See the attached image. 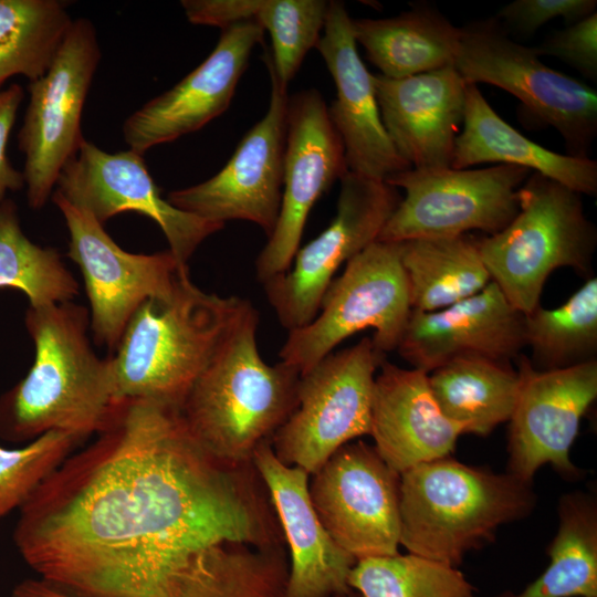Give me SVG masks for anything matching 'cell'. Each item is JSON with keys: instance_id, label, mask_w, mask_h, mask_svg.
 I'll use <instances>...</instances> for the list:
<instances>
[{"instance_id": "cell-1", "label": "cell", "mask_w": 597, "mask_h": 597, "mask_svg": "<svg viewBox=\"0 0 597 597\" xmlns=\"http://www.w3.org/2000/svg\"><path fill=\"white\" fill-rule=\"evenodd\" d=\"M96 436L19 510L13 543L39 578L77 597H172L207 548L285 544L252 462L212 458L180 409L124 399Z\"/></svg>"}, {"instance_id": "cell-2", "label": "cell", "mask_w": 597, "mask_h": 597, "mask_svg": "<svg viewBox=\"0 0 597 597\" xmlns=\"http://www.w3.org/2000/svg\"><path fill=\"white\" fill-rule=\"evenodd\" d=\"M24 324L34 360L0 396V439L28 443L60 431L82 442L103 431L121 400L112 355L101 358L92 348L88 308L73 301L29 306Z\"/></svg>"}, {"instance_id": "cell-3", "label": "cell", "mask_w": 597, "mask_h": 597, "mask_svg": "<svg viewBox=\"0 0 597 597\" xmlns=\"http://www.w3.org/2000/svg\"><path fill=\"white\" fill-rule=\"evenodd\" d=\"M251 303L199 289L188 268L169 298H149L130 317L112 354L116 400L181 407Z\"/></svg>"}, {"instance_id": "cell-4", "label": "cell", "mask_w": 597, "mask_h": 597, "mask_svg": "<svg viewBox=\"0 0 597 597\" xmlns=\"http://www.w3.org/2000/svg\"><path fill=\"white\" fill-rule=\"evenodd\" d=\"M258 324L251 304L181 407L197 442L232 467L251 463L256 447L271 440L297 405L301 374L284 362L262 359Z\"/></svg>"}, {"instance_id": "cell-5", "label": "cell", "mask_w": 597, "mask_h": 597, "mask_svg": "<svg viewBox=\"0 0 597 597\" xmlns=\"http://www.w3.org/2000/svg\"><path fill=\"white\" fill-rule=\"evenodd\" d=\"M532 482L446 457L400 474V545L458 567L535 506Z\"/></svg>"}, {"instance_id": "cell-6", "label": "cell", "mask_w": 597, "mask_h": 597, "mask_svg": "<svg viewBox=\"0 0 597 597\" xmlns=\"http://www.w3.org/2000/svg\"><path fill=\"white\" fill-rule=\"evenodd\" d=\"M482 261L513 307H537L547 277L559 268L593 276L597 230L582 195L532 171L519 189V211L500 232L476 240Z\"/></svg>"}, {"instance_id": "cell-7", "label": "cell", "mask_w": 597, "mask_h": 597, "mask_svg": "<svg viewBox=\"0 0 597 597\" xmlns=\"http://www.w3.org/2000/svg\"><path fill=\"white\" fill-rule=\"evenodd\" d=\"M411 312L399 242L375 241L346 262L327 287L317 315L289 331L281 362L301 375L349 336L373 328L381 354L397 350Z\"/></svg>"}, {"instance_id": "cell-8", "label": "cell", "mask_w": 597, "mask_h": 597, "mask_svg": "<svg viewBox=\"0 0 597 597\" xmlns=\"http://www.w3.org/2000/svg\"><path fill=\"white\" fill-rule=\"evenodd\" d=\"M454 67L468 84H491L517 97L530 115L559 132L567 155L587 157L597 135V92L549 69L495 18L460 28Z\"/></svg>"}, {"instance_id": "cell-9", "label": "cell", "mask_w": 597, "mask_h": 597, "mask_svg": "<svg viewBox=\"0 0 597 597\" xmlns=\"http://www.w3.org/2000/svg\"><path fill=\"white\" fill-rule=\"evenodd\" d=\"M384 359L364 337L301 375L297 405L271 438L277 459L311 475L341 447L370 434L376 369Z\"/></svg>"}, {"instance_id": "cell-10", "label": "cell", "mask_w": 597, "mask_h": 597, "mask_svg": "<svg viewBox=\"0 0 597 597\" xmlns=\"http://www.w3.org/2000/svg\"><path fill=\"white\" fill-rule=\"evenodd\" d=\"M532 171L515 165L482 169L451 167L394 174L386 182L405 190L377 241L404 242L480 230H503L519 211V189Z\"/></svg>"}, {"instance_id": "cell-11", "label": "cell", "mask_w": 597, "mask_h": 597, "mask_svg": "<svg viewBox=\"0 0 597 597\" xmlns=\"http://www.w3.org/2000/svg\"><path fill=\"white\" fill-rule=\"evenodd\" d=\"M100 60L95 28L80 18L48 72L29 83L30 100L18 143L25 156L22 172L32 209L46 203L62 168L84 142L82 114Z\"/></svg>"}, {"instance_id": "cell-12", "label": "cell", "mask_w": 597, "mask_h": 597, "mask_svg": "<svg viewBox=\"0 0 597 597\" xmlns=\"http://www.w3.org/2000/svg\"><path fill=\"white\" fill-rule=\"evenodd\" d=\"M329 226L294 255L289 270L263 283L269 303L287 331L307 325L343 263L377 241L401 200L398 189L347 170Z\"/></svg>"}, {"instance_id": "cell-13", "label": "cell", "mask_w": 597, "mask_h": 597, "mask_svg": "<svg viewBox=\"0 0 597 597\" xmlns=\"http://www.w3.org/2000/svg\"><path fill=\"white\" fill-rule=\"evenodd\" d=\"M52 200L70 233L67 256L84 279L94 343L114 353L139 306L149 298H169L179 271L188 266L180 265L169 250L127 252L92 214L54 191Z\"/></svg>"}, {"instance_id": "cell-14", "label": "cell", "mask_w": 597, "mask_h": 597, "mask_svg": "<svg viewBox=\"0 0 597 597\" xmlns=\"http://www.w3.org/2000/svg\"><path fill=\"white\" fill-rule=\"evenodd\" d=\"M310 476L314 510L341 548L356 561L399 554L400 474L374 446L350 441Z\"/></svg>"}, {"instance_id": "cell-15", "label": "cell", "mask_w": 597, "mask_h": 597, "mask_svg": "<svg viewBox=\"0 0 597 597\" xmlns=\"http://www.w3.org/2000/svg\"><path fill=\"white\" fill-rule=\"evenodd\" d=\"M271 78L265 115L243 136L226 166L210 179L172 190L166 199L174 207L203 219L226 223H255L268 235L280 214L286 140L287 86Z\"/></svg>"}, {"instance_id": "cell-16", "label": "cell", "mask_w": 597, "mask_h": 597, "mask_svg": "<svg viewBox=\"0 0 597 597\" xmlns=\"http://www.w3.org/2000/svg\"><path fill=\"white\" fill-rule=\"evenodd\" d=\"M54 192L102 224L125 211L151 219L182 266H187L207 238L224 227L169 203L151 178L143 155L132 149L109 154L86 139L62 168Z\"/></svg>"}, {"instance_id": "cell-17", "label": "cell", "mask_w": 597, "mask_h": 597, "mask_svg": "<svg viewBox=\"0 0 597 597\" xmlns=\"http://www.w3.org/2000/svg\"><path fill=\"white\" fill-rule=\"evenodd\" d=\"M347 170L321 93L310 88L289 96L282 201L275 228L255 260L259 281L289 270L312 207Z\"/></svg>"}, {"instance_id": "cell-18", "label": "cell", "mask_w": 597, "mask_h": 597, "mask_svg": "<svg viewBox=\"0 0 597 597\" xmlns=\"http://www.w3.org/2000/svg\"><path fill=\"white\" fill-rule=\"evenodd\" d=\"M516 360L520 387L509 420V473L532 482L548 463L565 478L576 479L580 470L569 451L597 397V359L547 371L534 369L525 356Z\"/></svg>"}, {"instance_id": "cell-19", "label": "cell", "mask_w": 597, "mask_h": 597, "mask_svg": "<svg viewBox=\"0 0 597 597\" xmlns=\"http://www.w3.org/2000/svg\"><path fill=\"white\" fill-rule=\"evenodd\" d=\"M263 32L253 20L223 29L201 64L127 117L123 136L129 149L143 155L201 129L224 113Z\"/></svg>"}, {"instance_id": "cell-20", "label": "cell", "mask_w": 597, "mask_h": 597, "mask_svg": "<svg viewBox=\"0 0 597 597\" xmlns=\"http://www.w3.org/2000/svg\"><path fill=\"white\" fill-rule=\"evenodd\" d=\"M323 30L316 49L335 83L336 98L328 115L343 143L348 170L386 180L411 169L384 127L373 74L358 54L352 18L343 2L329 1Z\"/></svg>"}, {"instance_id": "cell-21", "label": "cell", "mask_w": 597, "mask_h": 597, "mask_svg": "<svg viewBox=\"0 0 597 597\" xmlns=\"http://www.w3.org/2000/svg\"><path fill=\"white\" fill-rule=\"evenodd\" d=\"M525 317L491 281L481 292L433 312L411 311L400 356L430 373L458 358L510 363L525 347Z\"/></svg>"}, {"instance_id": "cell-22", "label": "cell", "mask_w": 597, "mask_h": 597, "mask_svg": "<svg viewBox=\"0 0 597 597\" xmlns=\"http://www.w3.org/2000/svg\"><path fill=\"white\" fill-rule=\"evenodd\" d=\"M252 464L261 476L290 549L286 597H344L356 559L323 526L308 493L310 474L286 465L271 440L260 443Z\"/></svg>"}, {"instance_id": "cell-23", "label": "cell", "mask_w": 597, "mask_h": 597, "mask_svg": "<svg viewBox=\"0 0 597 597\" xmlns=\"http://www.w3.org/2000/svg\"><path fill=\"white\" fill-rule=\"evenodd\" d=\"M373 80L381 122L400 157L416 169L451 167L468 86L457 69Z\"/></svg>"}, {"instance_id": "cell-24", "label": "cell", "mask_w": 597, "mask_h": 597, "mask_svg": "<svg viewBox=\"0 0 597 597\" xmlns=\"http://www.w3.org/2000/svg\"><path fill=\"white\" fill-rule=\"evenodd\" d=\"M376 375L370 434L383 460L396 472L450 457L464 429L447 418L429 386L428 373L385 359Z\"/></svg>"}, {"instance_id": "cell-25", "label": "cell", "mask_w": 597, "mask_h": 597, "mask_svg": "<svg viewBox=\"0 0 597 597\" xmlns=\"http://www.w3.org/2000/svg\"><path fill=\"white\" fill-rule=\"evenodd\" d=\"M483 163L515 165L540 172L580 195L597 193V161L554 153L510 126L474 84H468L462 132L455 140L451 168Z\"/></svg>"}, {"instance_id": "cell-26", "label": "cell", "mask_w": 597, "mask_h": 597, "mask_svg": "<svg viewBox=\"0 0 597 597\" xmlns=\"http://www.w3.org/2000/svg\"><path fill=\"white\" fill-rule=\"evenodd\" d=\"M285 544L223 543L199 553L172 597H286ZM10 597H77L41 579L28 578Z\"/></svg>"}, {"instance_id": "cell-27", "label": "cell", "mask_w": 597, "mask_h": 597, "mask_svg": "<svg viewBox=\"0 0 597 597\" xmlns=\"http://www.w3.org/2000/svg\"><path fill=\"white\" fill-rule=\"evenodd\" d=\"M356 43L389 78L454 66L460 28L427 3L394 18L352 19Z\"/></svg>"}, {"instance_id": "cell-28", "label": "cell", "mask_w": 597, "mask_h": 597, "mask_svg": "<svg viewBox=\"0 0 597 597\" xmlns=\"http://www.w3.org/2000/svg\"><path fill=\"white\" fill-rule=\"evenodd\" d=\"M428 380L443 415L464 433L481 437L510 420L520 387L510 363L479 357L451 360L430 371Z\"/></svg>"}, {"instance_id": "cell-29", "label": "cell", "mask_w": 597, "mask_h": 597, "mask_svg": "<svg viewBox=\"0 0 597 597\" xmlns=\"http://www.w3.org/2000/svg\"><path fill=\"white\" fill-rule=\"evenodd\" d=\"M399 243L411 311L446 308L478 294L492 281L476 239L467 234Z\"/></svg>"}, {"instance_id": "cell-30", "label": "cell", "mask_w": 597, "mask_h": 597, "mask_svg": "<svg viewBox=\"0 0 597 597\" xmlns=\"http://www.w3.org/2000/svg\"><path fill=\"white\" fill-rule=\"evenodd\" d=\"M557 515L546 569L523 590L496 597H597L596 501L588 493H566L558 501Z\"/></svg>"}, {"instance_id": "cell-31", "label": "cell", "mask_w": 597, "mask_h": 597, "mask_svg": "<svg viewBox=\"0 0 597 597\" xmlns=\"http://www.w3.org/2000/svg\"><path fill=\"white\" fill-rule=\"evenodd\" d=\"M525 347L536 370L564 369L591 360L597 355V279L588 280L563 305H541L524 314Z\"/></svg>"}, {"instance_id": "cell-32", "label": "cell", "mask_w": 597, "mask_h": 597, "mask_svg": "<svg viewBox=\"0 0 597 597\" xmlns=\"http://www.w3.org/2000/svg\"><path fill=\"white\" fill-rule=\"evenodd\" d=\"M72 23L63 1L0 0V87L14 75L42 77Z\"/></svg>"}, {"instance_id": "cell-33", "label": "cell", "mask_w": 597, "mask_h": 597, "mask_svg": "<svg viewBox=\"0 0 597 597\" xmlns=\"http://www.w3.org/2000/svg\"><path fill=\"white\" fill-rule=\"evenodd\" d=\"M0 289L24 293L31 307L73 301L80 290L59 252L24 234L17 207L7 199L0 205Z\"/></svg>"}, {"instance_id": "cell-34", "label": "cell", "mask_w": 597, "mask_h": 597, "mask_svg": "<svg viewBox=\"0 0 597 597\" xmlns=\"http://www.w3.org/2000/svg\"><path fill=\"white\" fill-rule=\"evenodd\" d=\"M348 585L360 597H476L458 567L411 553L357 561Z\"/></svg>"}, {"instance_id": "cell-35", "label": "cell", "mask_w": 597, "mask_h": 597, "mask_svg": "<svg viewBox=\"0 0 597 597\" xmlns=\"http://www.w3.org/2000/svg\"><path fill=\"white\" fill-rule=\"evenodd\" d=\"M329 1L255 0L252 20L268 31L272 54L266 56L277 80L289 85L307 52L316 48Z\"/></svg>"}, {"instance_id": "cell-36", "label": "cell", "mask_w": 597, "mask_h": 597, "mask_svg": "<svg viewBox=\"0 0 597 597\" xmlns=\"http://www.w3.org/2000/svg\"><path fill=\"white\" fill-rule=\"evenodd\" d=\"M80 443L69 433L51 431L20 448L0 444V521L20 510Z\"/></svg>"}, {"instance_id": "cell-37", "label": "cell", "mask_w": 597, "mask_h": 597, "mask_svg": "<svg viewBox=\"0 0 597 597\" xmlns=\"http://www.w3.org/2000/svg\"><path fill=\"white\" fill-rule=\"evenodd\" d=\"M596 0H516L503 7L494 17L509 31L532 34L556 18L567 25L596 12Z\"/></svg>"}, {"instance_id": "cell-38", "label": "cell", "mask_w": 597, "mask_h": 597, "mask_svg": "<svg viewBox=\"0 0 597 597\" xmlns=\"http://www.w3.org/2000/svg\"><path fill=\"white\" fill-rule=\"evenodd\" d=\"M538 56L552 55L597 81V13L549 34L534 48Z\"/></svg>"}, {"instance_id": "cell-39", "label": "cell", "mask_w": 597, "mask_h": 597, "mask_svg": "<svg viewBox=\"0 0 597 597\" xmlns=\"http://www.w3.org/2000/svg\"><path fill=\"white\" fill-rule=\"evenodd\" d=\"M23 97V90L18 84L0 88V205L8 191H18L25 185L23 172L13 167L7 154L8 139Z\"/></svg>"}, {"instance_id": "cell-40", "label": "cell", "mask_w": 597, "mask_h": 597, "mask_svg": "<svg viewBox=\"0 0 597 597\" xmlns=\"http://www.w3.org/2000/svg\"><path fill=\"white\" fill-rule=\"evenodd\" d=\"M344 597H360V595L357 594V593H354V591L352 590L349 594H347V595L344 596Z\"/></svg>"}]
</instances>
